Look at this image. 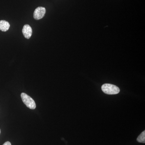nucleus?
Wrapping results in <instances>:
<instances>
[{
  "label": "nucleus",
  "instance_id": "f257e3e1",
  "mask_svg": "<svg viewBox=\"0 0 145 145\" xmlns=\"http://www.w3.org/2000/svg\"><path fill=\"white\" fill-rule=\"evenodd\" d=\"M101 88L104 93L109 95L117 94L120 91V89L117 86L109 84H104Z\"/></svg>",
  "mask_w": 145,
  "mask_h": 145
},
{
  "label": "nucleus",
  "instance_id": "f03ea898",
  "mask_svg": "<svg viewBox=\"0 0 145 145\" xmlns=\"http://www.w3.org/2000/svg\"><path fill=\"white\" fill-rule=\"evenodd\" d=\"M21 96L23 102L27 107L31 109H35L36 108V103L30 96L24 93H21Z\"/></svg>",
  "mask_w": 145,
  "mask_h": 145
},
{
  "label": "nucleus",
  "instance_id": "7ed1b4c3",
  "mask_svg": "<svg viewBox=\"0 0 145 145\" xmlns=\"http://www.w3.org/2000/svg\"><path fill=\"white\" fill-rule=\"evenodd\" d=\"M46 13V8L42 7H39L34 10V18L35 20H39L44 17Z\"/></svg>",
  "mask_w": 145,
  "mask_h": 145
},
{
  "label": "nucleus",
  "instance_id": "20e7f679",
  "mask_svg": "<svg viewBox=\"0 0 145 145\" xmlns=\"http://www.w3.org/2000/svg\"><path fill=\"white\" fill-rule=\"evenodd\" d=\"M22 33L26 39H30L32 34V29L31 26L27 24L24 25L22 29Z\"/></svg>",
  "mask_w": 145,
  "mask_h": 145
},
{
  "label": "nucleus",
  "instance_id": "39448f33",
  "mask_svg": "<svg viewBox=\"0 0 145 145\" xmlns=\"http://www.w3.org/2000/svg\"><path fill=\"white\" fill-rule=\"evenodd\" d=\"M10 24L5 20L0 21V30L3 31H6L10 27Z\"/></svg>",
  "mask_w": 145,
  "mask_h": 145
},
{
  "label": "nucleus",
  "instance_id": "423d86ee",
  "mask_svg": "<svg viewBox=\"0 0 145 145\" xmlns=\"http://www.w3.org/2000/svg\"><path fill=\"white\" fill-rule=\"evenodd\" d=\"M137 142L140 143H145V131H144L140 135L138 136L137 139Z\"/></svg>",
  "mask_w": 145,
  "mask_h": 145
},
{
  "label": "nucleus",
  "instance_id": "0eeeda50",
  "mask_svg": "<svg viewBox=\"0 0 145 145\" xmlns=\"http://www.w3.org/2000/svg\"><path fill=\"white\" fill-rule=\"evenodd\" d=\"M3 145H11V143L9 142H7L5 143Z\"/></svg>",
  "mask_w": 145,
  "mask_h": 145
},
{
  "label": "nucleus",
  "instance_id": "6e6552de",
  "mask_svg": "<svg viewBox=\"0 0 145 145\" xmlns=\"http://www.w3.org/2000/svg\"><path fill=\"white\" fill-rule=\"evenodd\" d=\"M0 134H1V129H0Z\"/></svg>",
  "mask_w": 145,
  "mask_h": 145
}]
</instances>
